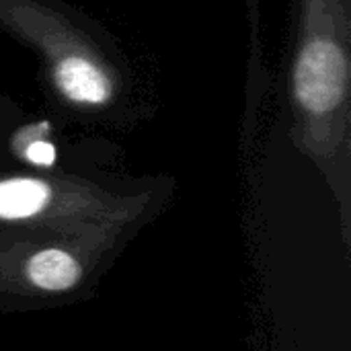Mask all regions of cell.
Masks as SVG:
<instances>
[{"instance_id": "6da1fadb", "label": "cell", "mask_w": 351, "mask_h": 351, "mask_svg": "<svg viewBox=\"0 0 351 351\" xmlns=\"http://www.w3.org/2000/svg\"><path fill=\"white\" fill-rule=\"evenodd\" d=\"M128 243L0 224V315L88 300Z\"/></svg>"}, {"instance_id": "7a4b0ae2", "label": "cell", "mask_w": 351, "mask_h": 351, "mask_svg": "<svg viewBox=\"0 0 351 351\" xmlns=\"http://www.w3.org/2000/svg\"><path fill=\"white\" fill-rule=\"evenodd\" d=\"M154 195L103 193L41 177H0V224L130 243L154 212Z\"/></svg>"}, {"instance_id": "3957f363", "label": "cell", "mask_w": 351, "mask_h": 351, "mask_svg": "<svg viewBox=\"0 0 351 351\" xmlns=\"http://www.w3.org/2000/svg\"><path fill=\"white\" fill-rule=\"evenodd\" d=\"M53 82L68 101L84 107L105 105L113 95L111 78L99 64L80 53H68L56 62Z\"/></svg>"}, {"instance_id": "277c9868", "label": "cell", "mask_w": 351, "mask_h": 351, "mask_svg": "<svg viewBox=\"0 0 351 351\" xmlns=\"http://www.w3.org/2000/svg\"><path fill=\"white\" fill-rule=\"evenodd\" d=\"M25 158L33 165L49 167L56 162V148L49 142H33L25 148Z\"/></svg>"}]
</instances>
